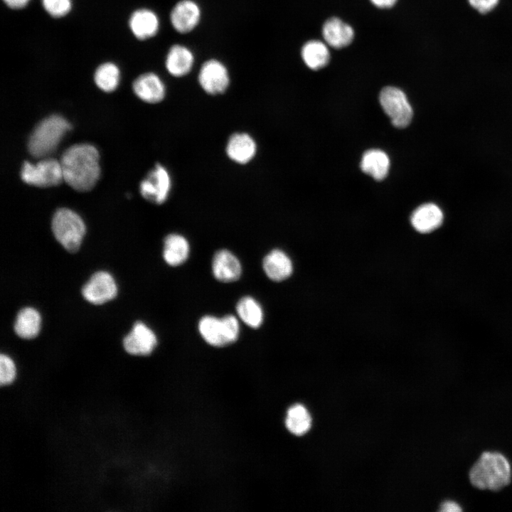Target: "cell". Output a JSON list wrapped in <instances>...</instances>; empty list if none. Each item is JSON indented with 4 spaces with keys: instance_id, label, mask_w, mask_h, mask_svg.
<instances>
[{
    "instance_id": "7c38bea8",
    "label": "cell",
    "mask_w": 512,
    "mask_h": 512,
    "mask_svg": "<svg viewBox=\"0 0 512 512\" xmlns=\"http://www.w3.org/2000/svg\"><path fill=\"white\" fill-rule=\"evenodd\" d=\"M257 149L256 142L245 132L233 134L225 147L228 157L238 164H246L251 161L256 155Z\"/></svg>"
},
{
    "instance_id": "2e32d148",
    "label": "cell",
    "mask_w": 512,
    "mask_h": 512,
    "mask_svg": "<svg viewBox=\"0 0 512 512\" xmlns=\"http://www.w3.org/2000/svg\"><path fill=\"white\" fill-rule=\"evenodd\" d=\"M443 213L434 203H428L420 206L411 215V223L419 233H429L438 228L443 222Z\"/></svg>"
},
{
    "instance_id": "4fadbf2b",
    "label": "cell",
    "mask_w": 512,
    "mask_h": 512,
    "mask_svg": "<svg viewBox=\"0 0 512 512\" xmlns=\"http://www.w3.org/2000/svg\"><path fill=\"white\" fill-rule=\"evenodd\" d=\"M132 88L136 95L148 103H158L166 95V87L156 73H146L139 75L133 82Z\"/></svg>"
},
{
    "instance_id": "9a60e30c",
    "label": "cell",
    "mask_w": 512,
    "mask_h": 512,
    "mask_svg": "<svg viewBox=\"0 0 512 512\" xmlns=\"http://www.w3.org/2000/svg\"><path fill=\"white\" fill-rule=\"evenodd\" d=\"M198 331L204 341L210 346L222 347L232 343L223 318L210 315L203 316L198 323Z\"/></svg>"
},
{
    "instance_id": "f1b7e54d",
    "label": "cell",
    "mask_w": 512,
    "mask_h": 512,
    "mask_svg": "<svg viewBox=\"0 0 512 512\" xmlns=\"http://www.w3.org/2000/svg\"><path fill=\"white\" fill-rule=\"evenodd\" d=\"M16 377V366L13 360L7 355L0 356V383L1 385L11 384Z\"/></svg>"
},
{
    "instance_id": "1f68e13d",
    "label": "cell",
    "mask_w": 512,
    "mask_h": 512,
    "mask_svg": "<svg viewBox=\"0 0 512 512\" xmlns=\"http://www.w3.org/2000/svg\"><path fill=\"white\" fill-rule=\"evenodd\" d=\"M11 9H20L25 7L30 0H3Z\"/></svg>"
},
{
    "instance_id": "d6a6232c",
    "label": "cell",
    "mask_w": 512,
    "mask_h": 512,
    "mask_svg": "<svg viewBox=\"0 0 512 512\" xmlns=\"http://www.w3.org/2000/svg\"><path fill=\"white\" fill-rule=\"evenodd\" d=\"M375 6L385 9L393 6L397 0H370Z\"/></svg>"
},
{
    "instance_id": "4316f807",
    "label": "cell",
    "mask_w": 512,
    "mask_h": 512,
    "mask_svg": "<svg viewBox=\"0 0 512 512\" xmlns=\"http://www.w3.org/2000/svg\"><path fill=\"white\" fill-rule=\"evenodd\" d=\"M120 78L119 68L112 63L101 64L95 70L94 80L102 90L110 92L118 86Z\"/></svg>"
},
{
    "instance_id": "d4e9b609",
    "label": "cell",
    "mask_w": 512,
    "mask_h": 512,
    "mask_svg": "<svg viewBox=\"0 0 512 512\" xmlns=\"http://www.w3.org/2000/svg\"><path fill=\"white\" fill-rule=\"evenodd\" d=\"M236 311L240 319L251 328L257 329L262 324V309L252 297L241 298L237 304Z\"/></svg>"
},
{
    "instance_id": "3957f363",
    "label": "cell",
    "mask_w": 512,
    "mask_h": 512,
    "mask_svg": "<svg viewBox=\"0 0 512 512\" xmlns=\"http://www.w3.org/2000/svg\"><path fill=\"white\" fill-rule=\"evenodd\" d=\"M71 124L62 116L50 115L40 122L30 135L28 149L35 158H44L57 148Z\"/></svg>"
},
{
    "instance_id": "e0dca14e",
    "label": "cell",
    "mask_w": 512,
    "mask_h": 512,
    "mask_svg": "<svg viewBox=\"0 0 512 512\" xmlns=\"http://www.w3.org/2000/svg\"><path fill=\"white\" fill-rule=\"evenodd\" d=\"M194 64V55L186 46L174 44L169 50L165 65L170 75L181 78L188 75Z\"/></svg>"
},
{
    "instance_id": "ffe728a7",
    "label": "cell",
    "mask_w": 512,
    "mask_h": 512,
    "mask_svg": "<svg viewBox=\"0 0 512 512\" xmlns=\"http://www.w3.org/2000/svg\"><path fill=\"white\" fill-rule=\"evenodd\" d=\"M322 34L325 41L336 48L350 44L354 35L353 28L336 17L331 18L324 23Z\"/></svg>"
},
{
    "instance_id": "4dcf8cb0",
    "label": "cell",
    "mask_w": 512,
    "mask_h": 512,
    "mask_svg": "<svg viewBox=\"0 0 512 512\" xmlns=\"http://www.w3.org/2000/svg\"><path fill=\"white\" fill-rule=\"evenodd\" d=\"M439 511L442 512H459L462 511V509L455 501H446L440 505Z\"/></svg>"
},
{
    "instance_id": "52a82bcc",
    "label": "cell",
    "mask_w": 512,
    "mask_h": 512,
    "mask_svg": "<svg viewBox=\"0 0 512 512\" xmlns=\"http://www.w3.org/2000/svg\"><path fill=\"white\" fill-rule=\"evenodd\" d=\"M171 188V178L167 169L156 164L139 186L140 193L146 200L162 204L168 198Z\"/></svg>"
},
{
    "instance_id": "ac0fdd59",
    "label": "cell",
    "mask_w": 512,
    "mask_h": 512,
    "mask_svg": "<svg viewBox=\"0 0 512 512\" xmlns=\"http://www.w3.org/2000/svg\"><path fill=\"white\" fill-rule=\"evenodd\" d=\"M129 28L134 36L139 40L154 36L159 29V20L153 11L139 9L134 11L129 21Z\"/></svg>"
},
{
    "instance_id": "6da1fadb",
    "label": "cell",
    "mask_w": 512,
    "mask_h": 512,
    "mask_svg": "<svg viewBox=\"0 0 512 512\" xmlns=\"http://www.w3.org/2000/svg\"><path fill=\"white\" fill-rule=\"evenodd\" d=\"M99 152L90 144H78L63 154L60 164L63 181L78 191L91 190L100 175Z\"/></svg>"
},
{
    "instance_id": "83f0119b",
    "label": "cell",
    "mask_w": 512,
    "mask_h": 512,
    "mask_svg": "<svg viewBox=\"0 0 512 512\" xmlns=\"http://www.w3.org/2000/svg\"><path fill=\"white\" fill-rule=\"evenodd\" d=\"M45 10L53 17L60 18L68 14L72 6L71 0H41Z\"/></svg>"
},
{
    "instance_id": "9c48e42d",
    "label": "cell",
    "mask_w": 512,
    "mask_h": 512,
    "mask_svg": "<svg viewBox=\"0 0 512 512\" xmlns=\"http://www.w3.org/2000/svg\"><path fill=\"white\" fill-rule=\"evenodd\" d=\"M117 287L112 276L104 271L95 272L83 286L82 294L90 303L102 304L113 299Z\"/></svg>"
},
{
    "instance_id": "ba28073f",
    "label": "cell",
    "mask_w": 512,
    "mask_h": 512,
    "mask_svg": "<svg viewBox=\"0 0 512 512\" xmlns=\"http://www.w3.org/2000/svg\"><path fill=\"white\" fill-rule=\"evenodd\" d=\"M198 80L204 92L217 95L227 90L230 79L228 68L221 61L209 59L201 65Z\"/></svg>"
},
{
    "instance_id": "277c9868",
    "label": "cell",
    "mask_w": 512,
    "mask_h": 512,
    "mask_svg": "<svg viewBox=\"0 0 512 512\" xmlns=\"http://www.w3.org/2000/svg\"><path fill=\"white\" fill-rule=\"evenodd\" d=\"M55 239L70 252L78 250L85 234V225L79 215L68 208H59L52 219Z\"/></svg>"
},
{
    "instance_id": "7402d4cb",
    "label": "cell",
    "mask_w": 512,
    "mask_h": 512,
    "mask_svg": "<svg viewBox=\"0 0 512 512\" xmlns=\"http://www.w3.org/2000/svg\"><path fill=\"white\" fill-rule=\"evenodd\" d=\"M389 166L390 161L388 155L379 149L366 151L361 161V170L378 181L386 177Z\"/></svg>"
},
{
    "instance_id": "5bb4252c",
    "label": "cell",
    "mask_w": 512,
    "mask_h": 512,
    "mask_svg": "<svg viewBox=\"0 0 512 512\" xmlns=\"http://www.w3.org/2000/svg\"><path fill=\"white\" fill-rule=\"evenodd\" d=\"M212 271L218 281L232 282L240 278L242 267L239 260L230 251L220 250L213 256Z\"/></svg>"
},
{
    "instance_id": "44dd1931",
    "label": "cell",
    "mask_w": 512,
    "mask_h": 512,
    "mask_svg": "<svg viewBox=\"0 0 512 512\" xmlns=\"http://www.w3.org/2000/svg\"><path fill=\"white\" fill-rule=\"evenodd\" d=\"M189 244L181 235L172 233L164 239L163 257L170 266L176 267L183 264L188 257Z\"/></svg>"
},
{
    "instance_id": "5b68a950",
    "label": "cell",
    "mask_w": 512,
    "mask_h": 512,
    "mask_svg": "<svg viewBox=\"0 0 512 512\" xmlns=\"http://www.w3.org/2000/svg\"><path fill=\"white\" fill-rule=\"evenodd\" d=\"M21 178L26 183L38 187L58 186L63 181L60 162L55 159H43L36 164L24 161Z\"/></svg>"
},
{
    "instance_id": "d6986e66",
    "label": "cell",
    "mask_w": 512,
    "mask_h": 512,
    "mask_svg": "<svg viewBox=\"0 0 512 512\" xmlns=\"http://www.w3.org/2000/svg\"><path fill=\"white\" fill-rule=\"evenodd\" d=\"M262 267L266 275L275 282L288 278L293 270L290 258L285 252L278 249L272 250L264 257Z\"/></svg>"
},
{
    "instance_id": "8fae6325",
    "label": "cell",
    "mask_w": 512,
    "mask_h": 512,
    "mask_svg": "<svg viewBox=\"0 0 512 512\" xmlns=\"http://www.w3.org/2000/svg\"><path fill=\"white\" fill-rule=\"evenodd\" d=\"M201 10L193 0H181L173 7L170 21L173 28L180 33L193 31L199 23Z\"/></svg>"
},
{
    "instance_id": "30bf717a",
    "label": "cell",
    "mask_w": 512,
    "mask_h": 512,
    "mask_svg": "<svg viewBox=\"0 0 512 512\" xmlns=\"http://www.w3.org/2000/svg\"><path fill=\"white\" fill-rule=\"evenodd\" d=\"M157 339L153 331L143 322H136L123 340L125 351L132 355L147 356L156 347Z\"/></svg>"
},
{
    "instance_id": "603a6c76",
    "label": "cell",
    "mask_w": 512,
    "mask_h": 512,
    "mask_svg": "<svg viewBox=\"0 0 512 512\" xmlns=\"http://www.w3.org/2000/svg\"><path fill=\"white\" fill-rule=\"evenodd\" d=\"M41 318L38 311L31 307L22 309L17 314L14 331L21 338H33L41 329Z\"/></svg>"
},
{
    "instance_id": "8992f818",
    "label": "cell",
    "mask_w": 512,
    "mask_h": 512,
    "mask_svg": "<svg viewBox=\"0 0 512 512\" xmlns=\"http://www.w3.org/2000/svg\"><path fill=\"white\" fill-rule=\"evenodd\" d=\"M379 101L395 127L404 128L410 123L413 115L412 109L401 90L390 86L384 87L380 91Z\"/></svg>"
},
{
    "instance_id": "f546056e",
    "label": "cell",
    "mask_w": 512,
    "mask_h": 512,
    "mask_svg": "<svg viewBox=\"0 0 512 512\" xmlns=\"http://www.w3.org/2000/svg\"><path fill=\"white\" fill-rule=\"evenodd\" d=\"M469 4L481 14L492 11L498 4L499 0H468Z\"/></svg>"
},
{
    "instance_id": "7a4b0ae2",
    "label": "cell",
    "mask_w": 512,
    "mask_h": 512,
    "mask_svg": "<svg viewBox=\"0 0 512 512\" xmlns=\"http://www.w3.org/2000/svg\"><path fill=\"white\" fill-rule=\"evenodd\" d=\"M511 479V468L501 453L485 452L471 467L469 480L480 489L497 491L508 485Z\"/></svg>"
},
{
    "instance_id": "484cf974",
    "label": "cell",
    "mask_w": 512,
    "mask_h": 512,
    "mask_svg": "<svg viewBox=\"0 0 512 512\" xmlns=\"http://www.w3.org/2000/svg\"><path fill=\"white\" fill-rule=\"evenodd\" d=\"M311 419L307 410L301 404H296L289 408L285 419L287 430L295 435H302L310 428Z\"/></svg>"
},
{
    "instance_id": "cb8c5ba5",
    "label": "cell",
    "mask_w": 512,
    "mask_h": 512,
    "mask_svg": "<svg viewBox=\"0 0 512 512\" xmlns=\"http://www.w3.org/2000/svg\"><path fill=\"white\" fill-rule=\"evenodd\" d=\"M302 57L309 68L318 70L328 64L330 54L328 48L324 43L312 40L303 46Z\"/></svg>"
}]
</instances>
